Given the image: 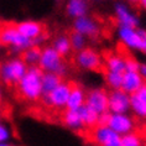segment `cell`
I'll return each instance as SVG.
<instances>
[{"label":"cell","instance_id":"1","mask_svg":"<svg viewBox=\"0 0 146 146\" xmlns=\"http://www.w3.org/2000/svg\"><path fill=\"white\" fill-rule=\"evenodd\" d=\"M42 76L43 72L38 66L27 67L23 79L16 86L17 93L21 98L29 102H37L42 97Z\"/></svg>","mask_w":146,"mask_h":146},{"label":"cell","instance_id":"2","mask_svg":"<svg viewBox=\"0 0 146 146\" xmlns=\"http://www.w3.org/2000/svg\"><path fill=\"white\" fill-rule=\"evenodd\" d=\"M0 41L1 45L10 46L16 51H25L32 46H36L32 40L24 37L17 31L16 24L5 23L0 25Z\"/></svg>","mask_w":146,"mask_h":146},{"label":"cell","instance_id":"3","mask_svg":"<svg viewBox=\"0 0 146 146\" xmlns=\"http://www.w3.org/2000/svg\"><path fill=\"white\" fill-rule=\"evenodd\" d=\"M27 71L21 58H13L0 63V81L5 86L16 87Z\"/></svg>","mask_w":146,"mask_h":146},{"label":"cell","instance_id":"4","mask_svg":"<svg viewBox=\"0 0 146 146\" xmlns=\"http://www.w3.org/2000/svg\"><path fill=\"white\" fill-rule=\"evenodd\" d=\"M37 66L42 72L56 73L61 77H63V74L66 73V63L63 61V57L52 46H47L42 48L41 58H40Z\"/></svg>","mask_w":146,"mask_h":146},{"label":"cell","instance_id":"5","mask_svg":"<svg viewBox=\"0 0 146 146\" xmlns=\"http://www.w3.org/2000/svg\"><path fill=\"white\" fill-rule=\"evenodd\" d=\"M71 88H72V82L63 81L51 93L46 94V96H42L41 102L47 108L64 110L67 102H68V98H69V93H71Z\"/></svg>","mask_w":146,"mask_h":146},{"label":"cell","instance_id":"6","mask_svg":"<svg viewBox=\"0 0 146 146\" xmlns=\"http://www.w3.org/2000/svg\"><path fill=\"white\" fill-rule=\"evenodd\" d=\"M89 139L97 146H121V136L108 126H96L90 129Z\"/></svg>","mask_w":146,"mask_h":146},{"label":"cell","instance_id":"7","mask_svg":"<svg viewBox=\"0 0 146 146\" xmlns=\"http://www.w3.org/2000/svg\"><path fill=\"white\" fill-rule=\"evenodd\" d=\"M76 62L81 68L87 71H102L103 68V57L93 48L86 47L76 54Z\"/></svg>","mask_w":146,"mask_h":146},{"label":"cell","instance_id":"8","mask_svg":"<svg viewBox=\"0 0 146 146\" xmlns=\"http://www.w3.org/2000/svg\"><path fill=\"white\" fill-rule=\"evenodd\" d=\"M130 110V96L121 89L108 93V111L110 114H126Z\"/></svg>","mask_w":146,"mask_h":146},{"label":"cell","instance_id":"9","mask_svg":"<svg viewBox=\"0 0 146 146\" xmlns=\"http://www.w3.org/2000/svg\"><path fill=\"white\" fill-rule=\"evenodd\" d=\"M107 126L120 136H124L134 131L135 121L127 114H110Z\"/></svg>","mask_w":146,"mask_h":146},{"label":"cell","instance_id":"10","mask_svg":"<svg viewBox=\"0 0 146 146\" xmlns=\"http://www.w3.org/2000/svg\"><path fill=\"white\" fill-rule=\"evenodd\" d=\"M97 114L108 111V93L105 89H92L86 96V104Z\"/></svg>","mask_w":146,"mask_h":146},{"label":"cell","instance_id":"11","mask_svg":"<svg viewBox=\"0 0 146 146\" xmlns=\"http://www.w3.org/2000/svg\"><path fill=\"white\" fill-rule=\"evenodd\" d=\"M73 31L88 37H97L100 34L99 24L97 23L93 17L90 16H83L79 19H76L73 23Z\"/></svg>","mask_w":146,"mask_h":146},{"label":"cell","instance_id":"12","mask_svg":"<svg viewBox=\"0 0 146 146\" xmlns=\"http://www.w3.org/2000/svg\"><path fill=\"white\" fill-rule=\"evenodd\" d=\"M16 29L24 37H26L29 40H32L34 42H35V40H37L40 36L46 32L45 25H43L42 23L34 21V20H26V21L17 23Z\"/></svg>","mask_w":146,"mask_h":146},{"label":"cell","instance_id":"13","mask_svg":"<svg viewBox=\"0 0 146 146\" xmlns=\"http://www.w3.org/2000/svg\"><path fill=\"white\" fill-rule=\"evenodd\" d=\"M130 109L141 119H146V82L130 96Z\"/></svg>","mask_w":146,"mask_h":146},{"label":"cell","instance_id":"14","mask_svg":"<svg viewBox=\"0 0 146 146\" xmlns=\"http://www.w3.org/2000/svg\"><path fill=\"white\" fill-rule=\"evenodd\" d=\"M119 38L123 42V45L130 50L141 51V36L139 34V30L130 27H120L119 29Z\"/></svg>","mask_w":146,"mask_h":146},{"label":"cell","instance_id":"15","mask_svg":"<svg viewBox=\"0 0 146 146\" xmlns=\"http://www.w3.org/2000/svg\"><path fill=\"white\" fill-rule=\"evenodd\" d=\"M115 16L120 25V27H130L136 29L139 26V19L135 16L125 5L116 4L115 5Z\"/></svg>","mask_w":146,"mask_h":146},{"label":"cell","instance_id":"16","mask_svg":"<svg viewBox=\"0 0 146 146\" xmlns=\"http://www.w3.org/2000/svg\"><path fill=\"white\" fill-rule=\"evenodd\" d=\"M145 83L144 78L139 72H124L123 73V83L121 90L127 93L129 96L134 94L136 90L141 88V86Z\"/></svg>","mask_w":146,"mask_h":146},{"label":"cell","instance_id":"17","mask_svg":"<svg viewBox=\"0 0 146 146\" xmlns=\"http://www.w3.org/2000/svg\"><path fill=\"white\" fill-rule=\"evenodd\" d=\"M86 96L87 93L82 88V86H79L76 82H72V88L66 109H68V110H78L79 108H82L86 104Z\"/></svg>","mask_w":146,"mask_h":146},{"label":"cell","instance_id":"18","mask_svg":"<svg viewBox=\"0 0 146 146\" xmlns=\"http://www.w3.org/2000/svg\"><path fill=\"white\" fill-rule=\"evenodd\" d=\"M103 68L104 71L124 73L125 72V61L124 56L118 52H108L104 53L103 57Z\"/></svg>","mask_w":146,"mask_h":146},{"label":"cell","instance_id":"19","mask_svg":"<svg viewBox=\"0 0 146 146\" xmlns=\"http://www.w3.org/2000/svg\"><path fill=\"white\" fill-rule=\"evenodd\" d=\"M66 13L74 20L87 16L88 3H87V0H68L66 4Z\"/></svg>","mask_w":146,"mask_h":146},{"label":"cell","instance_id":"20","mask_svg":"<svg viewBox=\"0 0 146 146\" xmlns=\"http://www.w3.org/2000/svg\"><path fill=\"white\" fill-rule=\"evenodd\" d=\"M61 121L66 126H68L69 129H73V130L84 129L78 110H68V109H64L61 114Z\"/></svg>","mask_w":146,"mask_h":146},{"label":"cell","instance_id":"21","mask_svg":"<svg viewBox=\"0 0 146 146\" xmlns=\"http://www.w3.org/2000/svg\"><path fill=\"white\" fill-rule=\"evenodd\" d=\"M79 116H81V120L83 123V126L86 129H93L98 125V116L99 114H97L94 110H92L90 108H88L87 105H83L82 108L78 109Z\"/></svg>","mask_w":146,"mask_h":146},{"label":"cell","instance_id":"22","mask_svg":"<svg viewBox=\"0 0 146 146\" xmlns=\"http://www.w3.org/2000/svg\"><path fill=\"white\" fill-rule=\"evenodd\" d=\"M42 48L40 46H32L30 48L25 50L21 52V60L27 67H32V66H37L41 58Z\"/></svg>","mask_w":146,"mask_h":146},{"label":"cell","instance_id":"23","mask_svg":"<svg viewBox=\"0 0 146 146\" xmlns=\"http://www.w3.org/2000/svg\"><path fill=\"white\" fill-rule=\"evenodd\" d=\"M63 82V78L56 73H47L43 72L42 76V96L51 93L60 83Z\"/></svg>","mask_w":146,"mask_h":146},{"label":"cell","instance_id":"24","mask_svg":"<svg viewBox=\"0 0 146 146\" xmlns=\"http://www.w3.org/2000/svg\"><path fill=\"white\" fill-rule=\"evenodd\" d=\"M52 47L61 54L62 57H64V56H67V54H69V53H71V51H72L71 42H69V37H68V36H66V35L57 36L56 40L53 41Z\"/></svg>","mask_w":146,"mask_h":146},{"label":"cell","instance_id":"25","mask_svg":"<svg viewBox=\"0 0 146 146\" xmlns=\"http://www.w3.org/2000/svg\"><path fill=\"white\" fill-rule=\"evenodd\" d=\"M104 79L105 83L111 90L121 89V83H123V73H116V72H109L104 71Z\"/></svg>","mask_w":146,"mask_h":146},{"label":"cell","instance_id":"26","mask_svg":"<svg viewBox=\"0 0 146 146\" xmlns=\"http://www.w3.org/2000/svg\"><path fill=\"white\" fill-rule=\"evenodd\" d=\"M68 37H69V42H71V47L73 51L79 52L83 48H86V37L83 35L78 34L76 31H72Z\"/></svg>","mask_w":146,"mask_h":146},{"label":"cell","instance_id":"27","mask_svg":"<svg viewBox=\"0 0 146 146\" xmlns=\"http://www.w3.org/2000/svg\"><path fill=\"white\" fill-rule=\"evenodd\" d=\"M121 146H142L141 136L135 131L124 135L121 136Z\"/></svg>","mask_w":146,"mask_h":146},{"label":"cell","instance_id":"28","mask_svg":"<svg viewBox=\"0 0 146 146\" xmlns=\"http://www.w3.org/2000/svg\"><path fill=\"white\" fill-rule=\"evenodd\" d=\"M124 61H125V72H139L140 71V63L135 60L133 56L125 54L124 56Z\"/></svg>","mask_w":146,"mask_h":146},{"label":"cell","instance_id":"29","mask_svg":"<svg viewBox=\"0 0 146 146\" xmlns=\"http://www.w3.org/2000/svg\"><path fill=\"white\" fill-rule=\"evenodd\" d=\"M10 137V133L9 130L6 129L5 125L0 124V144H4V142Z\"/></svg>","mask_w":146,"mask_h":146},{"label":"cell","instance_id":"30","mask_svg":"<svg viewBox=\"0 0 146 146\" xmlns=\"http://www.w3.org/2000/svg\"><path fill=\"white\" fill-rule=\"evenodd\" d=\"M139 34L141 36V52L146 53V30H142V29H139Z\"/></svg>","mask_w":146,"mask_h":146},{"label":"cell","instance_id":"31","mask_svg":"<svg viewBox=\"0 0 146 146\" xmlns=\"http://www.w3.org/2000/svg\"><path fill=\"white\" fill-rule=\"evenodd\" d=\"M139 73H140L141 77L144 78V81L146 82V64H141L140 66V71H139Z\"/></svg>","mask_w":146,"mask_h":146},{"label":"cell","instance_id":"32","mask_svg":"<svg viewBox=\"0 0 146 146\" xmlns=\"http://www.w3.org/2000/svg\"><path fill=\"white\" fill-rule=\"evenodd\" d=\"M139 4H140L144 9H146V0H140V3H139Z\"/></svg>","mask_w":146,"mask_h":146},{"label":"cell","instance_id":"33","mask_svg":"<svg viewBox=\"0 0 146 146\" xmlns=\"http://www.w3.org/2000/svg\"><path fill=\"white\" fill-rule=\"evenodd\" d=\"M129 3H131V4H139L140 3V0H127Z\"/></svg>","mask_w":146,"mask_h":146},{"label":"cell","instance_id":"34","mask_svg":"<svg viewBox=\"0 0 146 146\" xmlns=\"http://www.w3.org/2000/svg\"><path fill=\"white\" fill-rule=\"evenodd\" d=\"M1 102H3V89L0 87V104H1Z\"/></svg>","mask_w":146,"mask_h":146},{"label":"cell","instance_id":"35","mask_svg":"<svg viewBox=\"0 0 146 146\" xmlns=\"http://www.w3.org/2000/svg\"><path fill=\"white\" fill-rule=\"evenodd\" d=\"M0 146H11V145H8V144H0Z\"/></svg>","mask_w":146,"mask_h":146},{"label":"cell","instance_id":"36","mask_svg":"<svg viewBox=\"0 0 146 146\" xmlns=\"http://www.w3.org/2000/svg\"><path fill=\"white\" fill-rule=\"evenodd\" d=\"M0 45H1V41H0Z\"/></svg>","mask_w":146,"mask_h":146}]
</instances>
